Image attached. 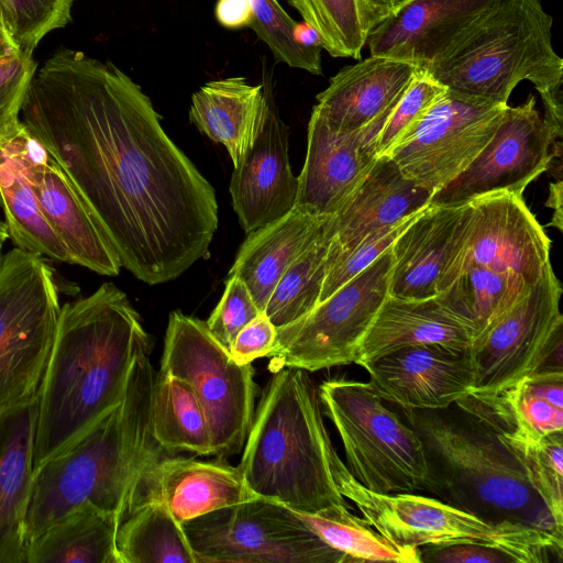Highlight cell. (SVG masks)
I'll return each mask as SVG.
<instances>
[{
  "label": "cell",
  "mask_w": 563,
  "mask_h": 563,
  "mask_svg": "<svg viewBox=\"0 0 563 563\" xmlns=\"http://www.w3.org/2000/svg\"><path fill=\"white\" fill-rule=\"evenodd\" d=\"M38 397L0 409V563H25L23 520L34 471Z\"/></svg>",
  "instance_id": "4316f807"
},
{
  "label": "cell",
  "mask_w": 563,
  "mask_h": 563,
  "mask_svg": "<svg viewBox=\"0 0 563 563\" xmlns=\"http://www.w3.org/2000/svg\"><path fill=\"white\" fill-rule=\"evenodd\" d=\"M120 563H197L183 526L158 501H148L119 526Z\"/></svg>",
  "instance_id": "e575fe53"
},
{
  "label": "cell",
  "mask_w": 563,
  "mask_h": 563,
  "mask_svg": "<svg viewBox=\"0 0 563 563\" xmlns=\"http://www.w3.org/2000/svg\"><path fill=\"white\" fill-rule=\"evenodd\" d=\"M336 483L342 496L390 541L416 548L475 542L505 552L515 563L562 560L561 536L521 522L486 519L431 496L374 493L352 476L343 461Z\"/></svg>",
  "instance_id": "52a82bcc"
},
{
  "label": "cell",
  "mask_w": 563,
  "mask_h": 563,
  "mask_svg": "<svg viewBox=\"0 0 563 563\" xmlns=\"http://www.w3.org/2000/svg\"><path fill=\"white\" fill-rule=\"evenodd\" d=\"M2 256V245H0V258Z\"/></svg>",
  "instance_id": "11a10c76"
},
{
  "label": "cell",
  "mask_w": 563,
  "mask_h": 563,
  "mask_svg": "<svg viewBox=\"0 0 563 563\" xmlns=\"http://www.w3.org/2000/svg\"><path fill=\"white\" fill-rule=\"evenodd\" d=\"M507 106L445 90L388 156L405 175L434 195L455 179L486 146Z\"/></svg>",
  "instance_id": "5bb4252c"
},
{
  "label": "cell",
  "mask_w": 563,
  "mask_h": 563,
  "mask_svg": "<svg viewBox=\"0 0 563 563\" xmlns=\"http://www.w3.org/2000/svg\"><path fill=\"white\" fill-rule=\"evenodd\" d=\"M144 351H151L150 335L113 283L62 306L38 394L34 468L121 401L131 365Z\"/></svg>",
  "instance_id": "3957f363"
},
{
  "label": "cell",
  "mask_w": 563,
  "mask_h": 563,
  "mask_svg": "<svg viewBox=\"0 0 563 563\" xmlns=\"http://www.w3.org/2000/svg\"><path fill=\"white\" fill-rule=\"evenodd\" d=\"M561 295L560 280L549 264L528 292L473 342L470 394L499 393L562 354Z\"/></svg>",
  "instance_id": "4fadbf2b"
},
{
  "label": "cell",
  "mask_w": 563,
  "mask_h": 563,
  "mask_svg": "<svg viewBox=\"0 0 563 563\" xmlns=\"http://www.w3.org/2000/svg\"><path fill=\"white\" fill-rule=\"evenodd\" d=\"M10 239L8 228L4 221L0 220V245H3L4 242Z\"/></svg>",
  "instance_id": "db71d44e"
},
{
  "label": "cell",
  "mask_w": 563,
  "mask_h": 563,
  "mask_svg": "<svg viewBox=\"0 0 563 563\" xmlns=\"http://www.w3.org/2000/svg\"><path fill=\"white\" fill-rule=\"evenodd\" d=\"M562 366H544L516 385L493 395L459 399L467 412L493 433L534 442L563 432Z\"/></svg>",
  "instance_id": "cb8c5ba5"
},
{
  "label": "cell",
  "mask_w": 563,
  "mask_h": 563,
  "mask_svg": "<svg viewBox=\"0 0 563 563\" xmlns=\"http://www.w3.org/2000/svg\"><path fill=\"white\" fill-rule=\"evenodd\" d=\"M470 205L461 245L441 277L437 294L472 266L510 272L536 284L550 264L551 240L522 195L498 191L473 199Z\"/></svg>",
  "instance_id": "2e32d148"
},
{
  "label": "cell",
  "mask_w": 563,
  "mask_h": 563,
  "mask_svg": "<svg viewBox=\"0 0 563 563\" xmlns=\"http://www.w3.org/2000/svg\"><path fill=\"white\" fill-rule=\"evenodd\" d=\"M257 497L239 466L224 457L199 461L167 455L151 472L146 503L163 504L183 523Z\"/></svg>",
  "instance_id": "484cf974"
},
{
  "label": "cell",
  "mask_w": 563,
  "mask_h": 563,
  "mask_svg": "<svg viewBox=\"0 0 563 563\" xmlns=\"http://www.w3.org/2000/svg\"><path fill=\"white\" fill-rule=\"evenodd\" d=\"M0 26L9 34L10 23L3 0H0Z\"/></svg>",
  "instance_id": "f5cc1de1"
},
{
  "label": "cell",
  "mask_w": 563,
  "mask_h": 563,
  "mask_svg": "<svg viewBox=\"0 0 563 563\" xmlns=\"http://www.w3.org/2000/svg\"><path fill=\"white\" fill-rule=\"evenodd\" d=\"M328 218L294 208L283 218L247 233L229 275L244 283L261 312L283 274L321 234Z\"/></svg>",
  "instance_id": "f1b7e54d"
},
{
  "label": "cell",
  "mask_w": 563,
  "mask_h": 563,
  "mask_svg": "<svg viewBox=\"0 0 563 563\" xmlns=\"http://www.w3.org/2000/svg\"><path fill=\"white\" fill-rule=\"evenodd\" d=\"M499 0H398L369 31L371 56L427 70L438 63Z\"/></svg>",
  "instance_id": "ac0fdd59"
},
{
  "label": "cell",
  "mask_w": 563,
  "mask_h": 563,
  "mask_svg": "<svg viewBox=\"0 0 563 563\" xmlns=\"http://www.w3.org/2000/svg\"><path fill=\"white\" fill-rule=\"evenodd\" d=\"M159 371L194 388L209 426L212 455L240 453L255 410L252 365L236 363L206 321L175 310L168 317Z\"/></svg>",
  "instance_id": "30bf717a"
},
{
  "label": "cell",
  "mask_w": 563,
  "mask_h": 563,
  "mask_svg": "<svg viewBox=\"0 0 563 563\" xmlns=\"http://www.w3.org/2000/svg\"><path fill=\"white\" fill-rule=\"evenodd\" d=\"M318 390L343 444L345 465L363 487L378 494H437L420 435L368 382L330 379Z\"/></svg>",
  "instance_id": "ba28073f"
},
{
  "label": "cell",
  "mask_w": 563,
  "mask_h": 563,
  "mask_svg": "<svg viewBox=\"0 0 563 563\" xmlns=\"http://www.w3.org/2000/svg\"><path fill=\"white\" fill-rule=\"evenodd\" d=\"M18 49L9 34L0 26V57Z\"/></svg>",
  "instance_id": "816d5d0a"
},
{
  "label": "cell",
  "mask_w": 563,
  "mask_h": 563,
  "mask_svg": "<svg viewBox=\"0 0 563 563\" xmlns=\"http://www.w3.org/2000/svg\"><path fill=\"white\" fill-rule=\"evenodd\" d=\"M119 518L82 508L55 522L26 545L25 563H120Z\"/></svg>",
  "instance_id": "1f68e13d"
},
{
  "label": "cell",
  "mask_w": 563,
  "mask_h": 563,
  "mask_svg": "<svg viewBox=\"0 0 563 563\" xmlns=\"http://www.w3.org/2000/svg\"><path fill=\"white\" fill-rule=\"evenodd\" d=\"M325 223L321 234L289 265L267 300L264 312L277 329L305 317L319 303L331 242Z\"/></svg>",
  "instance_id": "8d00e7d4"
},
{
  "label": "cell",
  "mask_w": 563,
  "mask_h": 563,
  "mask_svg": "<svg viewBox=\"0 0 563 563\" xmlns=\"http://www.w3.org/2000/svg\"><path fill=\"white\" fill-rule=\"evenodd\" d=\"M420 561L437 563H506L515 562L505 552L475 542H459L419 548Z\"/></svg>",
  "instance_id": "7dc6e473"
},
{
  "label": "cell",
  "mask_w": 563,
  "mask_h": 563,
  "mask_svg": "<svg viewBox=\"0 0 563 563\" xmlns=\"http://www.w3.org/2000/svg\"><path fill=\"white\" fill-rule=\"evenodd\" d=\"M391 246L299 320L278 328L269 368L317 372L354 363L360 345L388 296Z\"/></svg>",
  "instance_id": "7c38bea8"
},
{
  "label": "cell",
  "mask_w": 563,
  "mask_h": 563,
  "mask_svg": "<svg viewBox=\"0 0 563 563\" xmlns=\"http://www.w3.org/2000/svg\"><path fill=\"white\" fill-rule=\"evenodd\" d=\"M297 514L322 541L342 553L347 563H421L419 548L385 538L364 518L351 512L347 504L316 514Z\"/></svg>",
  "instance_id": "d590c367"
},
{
  "label": "cell",
  "mask_w": 563,
  "mask_h": 563,
  "mask_svg": "<svg viewBox=\"0 0 563 563\" xmlns=\"http://www.w3.org/2000/svg\"><path fill=\"white\" fill-rule=\"evenodd\" d=\"M181 526L197 563H347L296 511L264 497Z\"/></svg>",
  "instance_id": "8fae6325"
},
{
  "label": "cell",
  "mask_w": 563,
  "mask_h": 563,
  "mask_svg": "<svg viewBox=\"0 0 563 563\" xmlns=\"http://www.w3.org/2000/svg\"><path fill=\"white\" fill-rule=\"evenodd\" d=\"M531 286L526 278L514 273L472 266L460 272L434 298L473 331L475 341Z\"/></svg>",
  "instance_id": "d6a6232c"
},
{
  "label": "cell",
  "mask_w": 563,
  "mask_h": 563,
  "mask_svg": "<svg viewBox=\"0 0 563 563\" xmlns=\"http://www.w3.org/2000/svg\"><path fill=\"white\" fill-rule=\"evenodd\" d=\"M376 24L393 9L398 0H364Z\"/></svg>",
  "instance_id": "f907efd6"
},
{
  "label": "cell",
  "mask_w": 563,
  "mask_h": 563,
  "mask_svg": "<svg viewBox=\"0 0 563 563\" xmlns=\"http://www.w3.org/2000/svg\"><path fill=\"white\" fill-rule=\"evenodd\" d=\"M30 136L21 121L15 131L0 137V208L9 238L19 249L70 264L66 249L42 213L25 174L24 153Z\"/></svg>",
  "instance_id": "4dcf8cb0"
},
{
  "label": "cell",
  "mask_w": 563,
  "mask_h": 563,
  "mask_svg": "<svg viewBox=\"0 0 563 563\" xmlns=\"http://www.w3.org/2000/svg\"><path fill=\"white\" fill-rule=\"evenodd\" d=\"M421 211L398 224L386 227L371 233L350 250L335 251L329 246L327 258L328 269L319 302L330 297L387 251Z\"/></svg>",
  "instance_id": "7bdbcfd3"
},
{
  "label": "cell",
  "mask_w": 563,
  "mask_h": 563,
  "mask_svg": "<svg viewBox=\"0 0 563 563\" xmlns=\"http://www.w3.org/2000/svg\"><path fill=\"white\" fill-rule=\"evenodd\" d=\"M151 429L156 443L169 455H212L209 426L194 388L162 371L156 373L152 391Z\"/></svg>",
  "instance_id": "836d02e7"
},
{
  "label": "cell",
  "mask_w": 563,
  "mask_h": 563,
  "mask_svg": "<svg viewBox=\"0 0 563 563\" xmlns=\"http://www.w3.org/2000/svg\"><path fill=\"white\" fill-rule=\"evenodd\" d=\"M552 24L540 0H499L424 71L446 90L501 106L529 80L540 93L544 121L561 140L563 59L552 47Z\"/></svg>",
  "instance_id": "5b68a950"
},
{
  "label": "cell",
  "mask_w": 563,
  "mask_h": 563,
  "mask_svg": "<svg viewBox=\"0 0 563 563\" xmlns=\"http://www.w3.org/2000/svg\"><path fill=\"white\" fill-rule=\"evenodd\" d=\"M260 312L244 283L229 275L222 297L206 323L216 340L229 350L239 331Z\"/></svg>",
  "instance_id": "f6af8a7d"
},
{
  "label": "cell",
  "mask_w": 563,
  "mask_h": 563,
  "mask_svg": "<svg viewBox=\"0 0 563 563\" xmlns=\"http://www.w3.org/2000/svg\"><path fill=\"white\" fill-rule=\"evenodd\" d=\"M253 21L250 27L272 51L274 57L292 68L321 75L320 45L305 44L298 36L299 23L277 0H250Z\"/></svg>",
  "instance_id": "ab89813d"
},
{
  "label": "cell",
  "mask_w": 563,
  "mask_h": 563,
  "mask_svg": "<svg viewBox=\"0 0 563 563\" xmlns=\"http://www.w3.org/2000/svg\"><path fill=\"white\" fill-rule=\"evenodd\" d=\"M400 409L424 444L435 495L486 519L521 522L563 537L519 462L483 423L460 408L459 415Z\"/></svg>",
  "instance_id": "8992f818"
},
{
  "label": "cell",
  "mask_w": 563,
  "mask_h": 563,
  "mask_svg": "<svg viewBox=\"0 0 563 563\" xmlns=\"http://www.w3.org/2000/svg\"><path fill=\"white\" fill-rule=\"evenodd\" d=\"M214 13L218 22L228 29L251 26L253 21L250 0H218Z\"/></svg>",
  "instance_id": "c3c4849f"
},
{
  "label": "cell",
  "mask_w": 563,
  "mask_h": 563,
  "mask_svg": "<svg viewBox=\"0 0 563 563\" xmlns=\"http://www.w3.org/2000/svg\"><path fill=\"white\" fill-rule=\"evenodd\" d=\"M470 214V202L424 208L391 245L388 295L415 300L434 297L461 245Z\"/></svg>",
  "instance_id": "7402d4cb"
},
{
  "label": "cell",
  "mask_w": 563,
  "mask_h": 563,
  "mask_svg": "<svg viewBox=\"0 0 563 563\" xmlns=\"http://www.w3.org/2000/svg\"><path fill=\"white\" fill-rule=\"evenodd\" d=\"M562 181L559 180L556 183L550 184V199L549 201H553V205H551V208H554V217L553 222H551V225L556 227L560 231L562 230Z\"/></svg>",
  "instance_id": "681fc988"
},
{
  "label": "cell",
  "mask_w": 563,
  "mask_h": 563,
  "mask_svg": "<svg viewBox=\"0 0 563 563\" xmlns=\"http://www.w3.org/2000/svg\"><path fill=\"white\" fill-rule=\"evenodd\" d=\"M495 435L519 462L531 488L563 529V432L534 442Z\"/></svg>",
  "instance_id": "f35d334b"
},
{
  "label": "cell",
  "mask_w": 563,
  "mask_h": 563,
  "mask_svg": "<svg viewBox=\"0 0 563 563\" xmlns=\"http://www.w3.org/2000/svg\"><path fill=\"white\" fill-rule=\"evenodd\" d=\"M37 69L32 55L15 49L0 57V137L21 124V110Z\"/></svg>",
  "instance_id": "ee69618b"
},
{
  "label": "cell",
  "mask_w": 563,
  "mask_h": 563,
  "mask_svg": "<svg viewBox=\"0 0 563 563\" xmlns=\"http://www.w3.org/2000/svg\"><path fill=\"white\" fill-rule=\"evenodd\" d=\"M341 457L328 433L319 390L308 372L282 367L262 391L240 464L260 497L300 514L347 504L336 475Z\"/></svg>",
  "instance_id": "277c9868"
},
{
  "label": "cell",
  "mask_w": 563,
  "mask_h": 563,
  "mask_svg": "<svg viewBox=\"0 0 563 563\" xmlns=\"http://www.w3.org/2000/svg\"><path fill=\"white\" fill-rule=\"evenodd\" d=\"M561 142L536 108V98L507 106L490 141L449 185L437 191L432 205H462L507 191L522 195L560 155Z\"/></svg>",
  "instance_id": "9a60e30c"
},
{
  "label": "cell",
  "mask_w": 563,
  "mask_h": 563,
  "mask_svg": "<svg viewBox=\"0 0 563 563\" xmlns=\"http://www.w3.org/2000/svg\"><path fill=\"white\" fill-rule=\"evenodd\" d=\"M362 367L384 401L406 409L450 408L474 385L471 351L443 345L401 347Z\"/></svg>",
  "instance_id": "d6986e66"
},
{
  "label": "cell",
  "mask_w": 563,
  "mask_h": 563,
  "mask_svg": "<svg viewBox=\"0 0 563 563\" xmlns=\"http://www.w3.org/2000/svg\"><path fill=\"white\" fill-rule=\"evenodd\" d=\"M277 328L266 313L260 312L235 335L229 349L239 364H251L258 357L267 356L274 346Z\"/></svg>",
  "instance_id": "bcb514c9"
},
{
  "label": "cell",
  "mask_w": 563,
  "mask_h": 563,
  "mask_svg": "<svg viewBox=\"0 0 563 563\" xmlns=\"http://www.w3.org/2000/svg\"><path fill=\"white\" fill-rule=\"evenodd\" d=\"M417 69L405 62L369 56L334 75L317 96L312 111L332 130L361 129L397 104Z\"/></svg>",
  "instance_id": "d4e9b609"
},
{
  "label": "cell",
  "mask_w": 563,
  "mask_h": 563,
  "mask_svg": "<svg viewBox=\"0 0 563 563\" xmlns=\"http://www.w3.org/2000/svg\"><path fill=\"white\" fill-rule=\"evenodd\" d=\"M321 38L333 57L361 58L369 31L376 25L364 0H287Z\"/></svg>",
  "instance_id": "74e56055"
},
{
  "label": "cell",
  "mask_w": 563,
  "mask_h": 563,
  "mask_svg": "<svg viewBox=\"0 0 563 563\" xmlns=\"http://www.w3.org/2000/svg\"><path fill=\"white\" fill-rule=\"evenodd\" d=\"M473 331L438 300L387 296L366 332L354 363L363 366L387 353L410 345L435 344L470 350Z\"/></svg>",
  "instance_id": "83f0119b"
},
{
  "label": "cell",
  "mask_w": 563,
  "mask_h": 563,
  "mask_svg": "<svg viewBox=\"0 0 563 563\" xmlns=\"http://www.w3.org/2000/svg\"><path fill=\"white\" fill-rule=\"evenodd\" d=\"M62 306L44 256L15 247L0 258V409L38 397Z\"/></svg>",
  "instance_id": "9c48e42d"
},
{
  "label": "cell",
  "mask_w": 563,
  "mask_h": 563,
  "mask_svg": "<svg viewBox=\"0 0 563 563\" xmlns=\"http://www.w3.org/2000/svg\"><path fill=\"white\" fill-rule=\"evenodd\" d=\"M9 16V35L19 51L32 55L49 32L71 20L74 0H3Z\"/></svg>",
  "instance_id": "b9f144b4"
},
{
  "label": "cell",
  "mask_w": 563,
  "mask_h": 563,
  "mask_svg": "<svg viewBox=\"0 0 563 563\" xmlns=\"http://www.w3.org/2000/svg\"><path fill=\"white\" fill-rule=\"evenodd\" d=\"M21 121L68 176L122 267L147 285L209 255L216 191L150 98L110 62L62 48L36 69Z\"/></svg>",
  "instance_id": "6da1fadb"
},
{
  "label": "cell",
  "mask_w": 563,
  "mask_h": 563,
  "mask_svg": "<svg viewBox=\"0 0 563 563\" xmlns=\"http://www.w3.org/2000/svg\"><path fill=\"white\" fill-rule=\"evenodd\" d=\"M150 352L134 358L121 401L34 468L23 520L25 545L82 508L113 514L122 522L146 503L151 472L169 455L152 435L156 373Z\"/></svg>",
  "instance_id": "7a4b0ae2"
},
{
  "label": "cell",
  "mask_w": 563,
  "mask_h": 563,
  "mask_svg": "<svg viewBox=\"0 0 563 563\" xmlns=\"http://www.w3.org/2000/svg\"><path fill=\"white\" fill-rule=\"evenodd\" d=\"M393 109L352 131L332 130L312 111L294 208L317 218L334 214L357 189L378 157L376 139Z\"/></svg>",
  "instance_id": "e0dca14e"
},
{
  "label": "cell",
  "mask_w": 563,
  "mask_h": 563,
  "mask_svg": "<svg viewBox=\"0 0 563 563\" xmlns=\"http://www.w3.org/2000/svg\"><path fill=\"white\" fill-rule=\"evenodd\" d=\"M445 88L424 70L417 69L413 80L399 99L376 139L377 156L388 155L420 123Z\"/></svg>",
  "instance_id": "60d3db41"
},
{
  "label": "cell",
  "mask_w": 563,
  "mask_h": 563,
  "mask_svg": "<svg viewBox=\"0 0 563 563\" xmlns=\"http://www.w3.org/2000/svg\"><path fill=\"white\" fill-rule=\"evenodd\" d=\"M25 174L45 219L63 243L70 264L95 273L117 276L120 258L88 206L47 151L24 153Z\"/></svg>",
  "instance_id": "44dd1931"
},
{
  "label": "cell",
  "mask_w": 563,
  "mask_h": 563,
  "mask_svg": "<svg viewBox=\"0 0 563 563\" xmlns=\"http://www.w3.org/2000/svg\"><path fill=\"white\" fill-rule=\"evenodd\" d=\"M265 121L253 145L233 167L230 194L245 233L278 220L296 202L298 177L289 161L288 129L268 90Z\"/></svg>",
  "instance_id": "ffe728a7"
},
{
  "label": "cell",
  "mask_w": 563,
  "mask_h": 563,
  "mask_svg": "<svg viewBox=\"0 0 563 563\" xmlns=\"http://www.w3.org/2000/svg\"><path fill=\"white\" fill-rule=\"evenodd\" d=\"M432 196L405 175L391 157L378 156L357 189L327 219L330 247L350 250L371 233L421 211Z\"/></svg>",
  "instance_id": "603a6c76"
},
{
  "label": "cell",
  "mask_w": 563,
  "mask_h": 563,
  "mask_svg": "<svg viewBox=\"0 0 563 563\" xmlns=\"http://www.w3.org/2000/svg\"><path fill=\"white\" fill-rule=\"evenodd\" d=\"M266 110L262 85L230 77L200 87L192 95L189 118L200 132L227 148L235 167L261 132Z\"/></svg>",
  "instance_id": "f546056e"
}]
</instances>
